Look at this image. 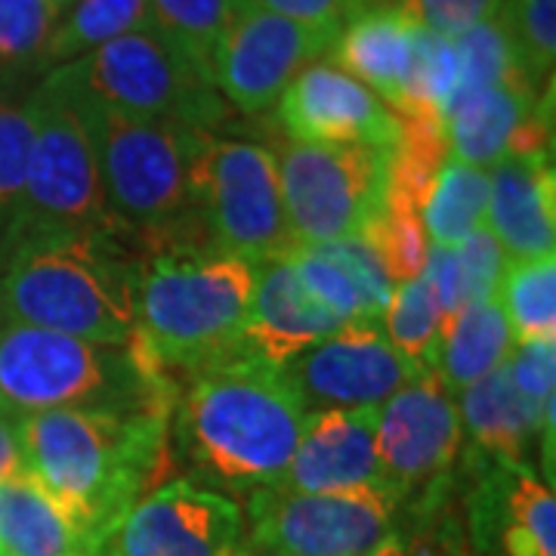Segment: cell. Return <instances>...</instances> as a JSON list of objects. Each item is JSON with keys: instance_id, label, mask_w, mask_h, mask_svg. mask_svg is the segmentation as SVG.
Segmentation results:
<instances>
[{"instance_id": "obj_9", "label": "cell", "mask_w": 556, "mask_h": 556, "mask_svg": "<svg viewBox=\"0 0 556 556\" xmlns=\"http://www.w3.org/2000/svg\"><path fill=\"white\" fill-rule=\"evenodd\" d=\"M65 65L90 100L124 115L214 130L229 112L199 62L149 25Z\"/></svg>"}, {"instance_id": "obj_10", "label": "cell", "mask_w": 556, "mask_h": 556, "mask_svg": "<svg viewBox=\"0 0 556 556\" xmlns=\"http://www.w3.org/2000/svg\"><path fill=\"white\" fill-rule=\"evenodd\" d=\"M278 161L285 214L298 248L362 236L390 186V149L285 142Z\"/></svg>"}, {"instance_id": "obj_34", "label": "cell", "mask_w": 556, "mask_h": 556, "mask_svg": "<svg viewBox=\"0 0 556 556\" xmlns=\"http://www.w3.org/2000/svg\"><path fill=\"white\" fill-rule=\"evenodd\" d=\"M60 16L47 0H0V72L47 68V47Z\"/></svg>"}, {"instance_id": "obj_38", "label": "cell", "mask_w": 556, "mask_h": 556, "mask_svg": "<svg viewBox=\"0 0 556 556\" xmlns=\"http://www.w3.org/2000/svg\"><path fill=\"white\" fill-rule=\"evenodd\" d=\"M504 368L535 408H547L556 402V340L519 343L510 350Z\"/></svg>"}, {"instance_id": "obj_20", "label": "cell", "mask_w": 556, "mask_h": 556, "mask_svg": "<svg viewBox=\"0 0 556 556\" xmlns=\"http://www.w3.org/2000/svg\"><path fill=\"white\" fill-rule=\"evenodd\" d=\"M340 321L321 300L309 294L288 257L260 263L254 298L241 331L239 356L281 368L321 338L334 334Z\"/></svg>"}, {"instance_id": "obj_13", "label": "cell", "mask_w": 556, "mask_h": 556, "mask_svg": "<svg viewBox=\"0 0 556 556\" xmlns=\"http://www.w3.org/2000/svg\"><path fill=\"white\" fill-rule=\"evenodd\" d=\"M464 445L455 393L437 371H424L378 408V457L383 482L412 497H437Z\"/></svg>"}, {"instance_id": "obj_23", "label": "cell", "mask_w": 556, "mask_h": 556, "mask_svg": "<svg viewBox=\"0 0 556 556\" xmlns=\"http://www.w3.org/2000/svg\"><path fill=\"white\" fill-rule=\"evenodd\" d=\"M415 31L417 22L405 0L375 7L343 25L328 60L396 112L405 105L408 93Z\"/></svg>"}, {"instance_id": "obj_30", "label": "cell", "mask_w": 556, "mask_h": 556, "mask_svg": "<svg viewBox=\"0 0 556 556\" xmlns=\"http://www.w3.org/2000/svg\"><path fill=\"white\" fill-rule=\"evenodd\" d=\"M244 3L248 0H149V28L211 75V56Z\"/></svg>"}, {"instance_id": "obj_36", "label": "cell", "mask_w": 556, "mask_h": 556, "mask_svg": "<svg viewBox=\"0 0 556 556\" xmlns=\"http://www.w3.org/2000/svg\"><path fill=\"white\" fill-rule=\"evenodd\" d=\"M501 13L526 78L544 90L554 80L556 0H504Z\"/></svg>"}, {"instance_id": "obj_2", "label": "cell", "mask_w": 556, "mask_h": 556, "mask_svg": "<svg viewBox=\"0 0 556 556\" xmlns=\"http://www.w3.org/2000/svg\"><path fill=\"white\" fill-rule=\"evenodd\" d=\"M174 405L177 442L192 470L232 492L278 485L306 420L281 368L251 356L195 371Z\"/></svg>"}, {"instance_id": "obj_4", "label": "cell", "mask_w": 556, "mask_h": 556, "mask_svg": "<svg viewBox=\"0 0 556 556\" xmlns=\"http://www.w3.org/2000/svg\"><path fill=\"white\" fill-rule=\"evenodd\" d=\"M78 97L97 149L105 207L121 236L155 251L207 248L192 207V164L214 130L124 115L93 102L80 87Z\"/></svg>"}, {"instance_id": "obj_43", "label": "cell", "mask_w": 556, "mask_h": 556, "mask_svg": "<svg viewBox=\"0 0 556 556\" xmlns=\"http://www.w3.org/2000/svg\"><path fill=\"white\" fill-rule=\"evenodd\" d=\"M22 470L20 445H16V433H13V420L0 415V482L16 477Z\"/></svg>"}, {"instance_id": "obj_1", "label": "cell", "mask_w": 556, "mask_h": 556, "mask_svg": "<svg viewBox=\"0 0 556 556\" xmlns=\"http://www.w3.org/2000/svg\"><path fill=\"white\" fill-rule=\"evenodd\" d=\"M167 412L56 408L13 417L22 470L102 538L155 482L167 457Z\"/></svg>"}, {"instance_id": "obj_26", "label": "cell", "mask_w": 556, "mask_h": 556, "mask_svg": "<svg viewBox=\"0 0 556 556\" xmlns=\"http://www.w3.org/2000/svg\"><path fill=\"white\" fill-rule=\"evenodd\" d=\"M495 303L504 313L514 346L556 340V254L507 260Z\"/></svg>"}, {"instance_id": "obj_35", "label": "cell", "mask_w": 556, "mask_h": 556, "mask_svg": "<svg viewBox=\"0 0 556 556\" xmlns=\"http://www.w3.org/2000/svg\"><path fill=\"white\" fill-rule=\"evenodd\" d=\"M457 80H460V60H457L455 38H442L417 25L408 93H405V105L396 112L424 109L442 115L448 102L455 100Z\"/></svg>"}, {"instance_id": "obj_18", "label": "cell", "mask_w": 556, "mask_h": 556, "mask_svg": "<svg viewBox=\"0 0 556 556\" xmlns=\"http://www.w3.org/2000/svg\"><path fill=\"white\" fill-rule=\"evenodd\" d=\"M477 556H556V495L522 460H492L467 507Z\"/></svg>"}, {"instance_id": "obj_45", "label": "cell", "mask_w": 556, "mask_h": 556, "mask_svg": "<svg viewBox=\"0 0 556 556\" xmlns=\"http://www.w3.org/2000/svg\"><path fill=\"white\" fill-rule=\"evenodd\" d=\"M47 3L53 7V13H56V16H62V13H65V10H68L72 3H75V0H47Z\"/></svg>"}, {"instance_id": "obj_14", "label": "cell", "mask_w": 556, "mask_h": 556, "mask_svg": "<svg viewBox=\"0 0 556 556\" xmlns=\"http://www.w3.org/2000/svg\"><path fill=\"white\" fill-rule=\"evenodd\" d=\"M387 340L380 321H346L334 334L281 365L306 415L328 408H378L424 375Z\"/></svg>"}, {"instance_id": "obj_19", "label": "cell", "mask_w": 556, "mask_h": 556, "mask_svg": "<svg viewBox=\"0 0 556 556\" xmlns=\"http://www.w3.org/2000/svg\"><path fill=\"white\" fill-rule=\"evenodd\" d=\"M378 408H328L306 415L294 457L278 485L288 492L387 485L378 457Z\"/></svg>"}, {"instance_id": "obj_42", "label": "cell", "mask_w": 556, "mask_h": 556, "mask_svg": "<svg viewBox=\"0 0 556 556\" xmlns=\"http://www.w3.org/2000/svg\"><path fill=\"white\" fill-rule=\"evenodd\" d=\"M365 556H427V547H424V538H420V532L412 522L408 526L399 522L396 529L383 538L380 544H375Z\"/></svg>"}, {"instance_id": "obj_21", "label": "cell", "mask_w": 556, "mask_h": 556, "mask_svg": "<svg viewBox=\"0 0 556 556\" xmlns=\"http://www.w3.org/2000/svg\"><path fill=\"white\" fill-rule=\"evenodd\" d=\"M482 226L507 260L556 254V174L547 155L504 159L489 170Z\"/></svg>"}, {"instance_id": "obj_28", "label": "cell", "mask_w": 556, "mask_h": 556, "mask_svg": "<svg viewBox=\"0 0 556 556\" xmlns=\"http://www.w3.org/2000/svg\"><path fill=\"white\" fill-rule=\"evenodd\" d=\"M149 25V0H75L56 22L47 72Z\"/></svg>"}, {"instance_id": "obj_39", "label": "cell", "mask_w": 556, "mask_h": 556, "mask_svg": "<svg viewBox=\"0 0 556 556\" xmlns=\"http://www.w3.org/2000/svg\"><path fill=\"white\" fill-rule=\"evenodd\" d=\"M263 10H273L285 20H294L300 25H309L316 31H325L338 38L346 22H353L358 13L399 3V0H254Z\"/></svg>"}, {"instance_id": "obj_44", "label": "cell", "mask_w": 556, "mask_h": 556, "mask_svg": "<svg viewBox=\"0 0 556 556\" xmlns=\"http://www.w3.org/2000/svg\"><path fill=\"white\" fill-rule=\"evenodd\" d=\"M239 556H291V554H281V551H257V547H248L244 544V551Z\"/></svg>"}, {"instance_id": "obj_27", "label": "cell", "mask_w": 556, "mask_h": 556, "mask_svg": "<svg viewBox=\"0 0 556 556\" xmlns=\"http://www.w3.org/2000/svg\"><path fill=\"white\" fill-rule=\"evenodd\" d=\"M485 204H489V170L445 159L420 204L430 244L457 248L485 223Z\"/></svg>"}, {"instance_id": "obj_11", "label": "cell", "mask_w": 556, "mask_h": 556, "mask_svg": "<svg viewBox=\"0 0 556 556\" xmlns=\"http://www.w3.org/2000/svg\"><path fill=\"white\" fill-rule=\"evenodd\" d=\"M244 544L291 556H365L402 522L405 495L393 485L346 492H248Z\"/></svg>"}, {"instance_id": "obj_7", "label": "cell", "mask_w": 556, "mask_h": 556, "mask_svg": "<svg viewBox=\"0 0 556 556\" xmlns=\"http://www.w3.org/2000/svg\"><path fill=\"white\" fill-rule=\"evenodd\" d=\"M31 102L35 142L10 248L31 232L50 229H102L121 236L105 207L97 149L68 68H50L31 90Z\"/></svg>"}, {"instance_id": "obj_33", "label": "cell", "mask_w": 556, "mask_h": 556, "mask_svg": "<svg viewBox=\"0 0 556 556\" xmlns=\"http://www.w3.org/2000/svg\"><path fill=\"white\" fill-rule=\"evenodd\" d=\"M455 47L457 60H460V80H457V93L452 102L473 93V90H482V87H495V84H504V80L526 78L517 50H514V40H510V31H507L504 13H497L492 20L473 25L470 31L457 35Z\"/></svg>"}, {"instance_id": "obj_24", "label": "cell", "mask_w": 556, "mask_h": 556, "mask_svg": "<svg viewBox=\"0 0 556 556\" xmlns=\"http://www.w3.org/2000/svg\"><path fill=\"white\" fill-rule=\"evenodd\" d=\"M105 544L25 470L0 482V556H100Z\"/></svg>"}, {"instance_id": "obj_31", "label": "cell", "mask_w": 556, "mask_h": 556, "mask_svg": "<svg viewBox=\"0 0 556 556\" xmlns=\"http://www.w3.org/2000/svg\"><path fill=\"white\" fill-rule=\"evenodd\" d=\"M35 142V102L31 93L16 97L0 90V251H10L22 211L25 174Z\"/></svg>"}, {"instance_id": "obj_29", "label": "cell", "mask_w": 556, "mask_h": 556, "mask_svg": "<svg viewBox=\"0 0 556 556\" xmlns=\"http://www.w3.org/2000/svg\"><path fill=\"white\" fill-rule=\"evenodd\" d=\"M362 239L371 244V251L378 254L393 285L412 281L424 273L430 239L424 229L420 204L412 195L399 192L396 186H387L383 207L378 211V217L365 226Z\"/></svg>"}, {"instance_id": "obj_41", "label": "cell", "mask_w": 556, "mask_h": 556, "mask_svg": "<svg viewBox=\"0 0 556 556\" xmlns=\"http://www.w3.org/2000/svg\"><path fill=\"white\" fill-rule=\"evenodd\" d=\"M424 281L430 285L433 298H437L439 309H442V321L452 318L464 306V291H460V269H457L455 248H439L430 244V254L424 263Z\"/></svg>"}, {"instance_id": "obj_40", "label": "cell", "mask_w": 556, "mask_h": 556, "mask_svg": "<svg viewBox=\"0 0 556 556\" xmlns=\"http://www.w3.org/2000/svg\"><path fill=\"white\" fill-rule=\"evenodd\" d=\"M405 7L420 28L442 38H457L479 22L497 16L504 0H405Z\"/></svg>"}, {"instance_id": "obj_22", "label": "cell", "mask_w": 556, "mask_h": 556, "mask_svg": "<svg viewBox=\"0 0 556 556\" xmlns=\"http://www.w3.org/2000/svg\"><path fill=\"white\" fill-rule=\"evenodd\" d=\"M460 430H467L477 452L492 460H522L532 439H541L547 479H554V430L556 415L551 402L547 408H535L517 390L507 368L501 365L489 378L457 393Z\"/></svg>"}, {"instance_id": "obj_8", "label": "cell", "mask_w": 556, "mask_h": 556, "mask_svg": "<svg viewBox=\"0 0 556 556\" xmlns=\"http://www.w3.org/2000/svg\"><path fill=\"white\" fill-rule=\"evenodd\" d=\"M192 207L211 251L269 263L298 248L266 146L207 134L192 164Z\"/></svg>"}, {"instance_id": "obj_3", "label": "cell", "mask_w": 556, "mask_h": 556, "mask_svg": "<svg viewBox=\"0 0 556 556\" xmlns=\"http://www.w3.org/2000/svg\"><path fill=\"white\" fill-rule=\"evenodd\" d=\"M139 263L127 239L102 229H50L20 239L0 276L10 321L100 343L137 334Z\"/></svg>"}, {"instance_id": "obj_17", "label": "cell", "mask_w": 556, "mask_h": 556, "mask_svg": "<svg viewBox=\"0 0 556 556\" xmlns=\"http://www.w3.org/2000/svg\"><path fill=\"white\" fill-rule=\"evenodd\" d=\"M276 115L291 142H358L390 152L399 142L393 109L331 60L306 65L278 97Z\"/></svg>"}, {"instance_id": "obj_16", "label": "cell", "mask_w": 556, "mask_h": 556, "mask_svg": "<svg viewBox=\"0 0 556 556\" xmlns=\"http://www.w3.org/2000/svg\"><path fill=\"white\" fill-rule=\"evenodd\" d=\"M448 159L492 170L504 159H551V93L517 78L482 87L442 115Z\"/></svg>"}, {"instance_id": "obj_37", "label": "cell", "mask_w": 556, "mask_h": 556, "mask_svg": "<svg viewBox=\"0 0 556 556\" xmlns=\"http://www.w3.org/2000/svg\"><path fill=\"white\" fill-rule=\"evenodd\" d=\"M455 257L457 269H460L464 306L495 300L497 281H501L504 263H507V254L501 251L495 236L485 226H479L477 232H470L467 239L457 244Z\"/></svg>"}, {"instance_id": "obj_5", "label": "cell", "mask_w": 556, "mask_h": 556, "mask_svg": "<svg viewBox=\"0 0 556 556\" xmlns=\"http://www.w3.org/2000/svg\"><path fill=\"white\" fill-rule=\"evenodd\" d=\"M174 393L137 334L100 343L20 321L0 328V415L10 420L56 408L174 415Z\"/></svg>"}, {"instance_id": "obj_46", "label": "cell", "mask_w": 556, "mask_h": 556, "mask_svg": "<svg viewBox=\"0 0 556 556\" xmlns=\"http://www.w3.org/2000/svg\"><path fill=\"white\" fill-rule=\"evenodd\" d=\"M100 556H105V551H102V554H100Z\"/></svg>"}, {"instance_id": "obj_32", "label": "cell", "mask_w": 556, "mask_h": 556, "mask_svg": "<svg viewBox=\"0 0 556 556\" xmlns=\"http://www.w3.org/2000/svg\"><path fill=\"white\" fill-rule=\"evenodd\" d=\"M439 325H442V309L424 276L396 285L380 316V328L387 340L408 362H415L417 368H430L437 353Z\"/></svg>"}, {"instance_id": "obj_25", "label": "cell", "mask_w": 556, "mask_h": 556, "mask_svg": "<svg viewBox=\"0 0 556 556\" xmlns=\"http://www.w3.org/2000/svg\"><path fill=\"white\" fill-rule=\"evenodd\" d=\"M510 350L514 340L495 300L460 306L455 316L439 325L430 371H437L439 380L457 396L460 390L473 387L477 380L489 378L495 368H501Z\"/></svg>"}, {"instance_id": "obj_15", "label": "cell", "mask_w": 556, "mask_h": 556, "mask_svg": "<svg viewBox=\"0 0 556 556\" xmlns=\"http://www.w3.org/2000/svg\"><path fill=\"white\" fill-rule=\"evenodd\" d=\"M244 510L195 479H170L124 514L105 556H239Z\"/></svg>"}, {"instance_id": "obj_12", "label": "cell", "mask_w": 556, "mask_h": 556, "mask_svg": "<svg viewBox=\"0 0 556 556\" xmlns=\"http://www.w3.org/2000/svg\"><path fill=\"white\" fill-rule=\"evenodd\" d=\"M331 47V35L248 0L211 56V80L229 109L263 115L276 109L285 87L306 65L325 60Z\"/></svg>"}, {"instance_id": "obj_6", "label": "cell", "mask_w": 556, "mask_h": 556, "mask_svg": "<svg viewBox=\"0 0 556 556\" xmlns=\"http://www.w3.org/2000/svg\"><path fill=\"white\" fill-rule=\"evenodd\" d=\"M260 263L211 248H167L139 263L137 340L161 371L195 375L239 356Z\"/></svg>"}]
</instances>
